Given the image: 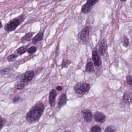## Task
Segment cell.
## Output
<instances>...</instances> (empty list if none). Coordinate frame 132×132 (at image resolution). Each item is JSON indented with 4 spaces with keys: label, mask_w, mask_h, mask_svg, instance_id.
<instances>
[{
    "label": "cell",
    "mask_w": 132,
    "mask_h": 132,
    "mask_svg": "<svg viewBox=\"0 0 132 132\" xmlns=\"http://www.w3.org/2000/svg\"><path fill=\"white\" fill-rule=\"evenodd\" d=\"M45 109V106L42 102L35 105L26 115V119L28 122L32 124L38 121Z\"/></svg>",
    "instance_id": "1"
},
{
    "label": "cell",
    "mask_w": 132,
    "mask_h": 132,
    "mask_svg": "<svg viewBox=\"0 0 132 132\" xmlns=\"http://www.w3.org/2000/svg\"><path fill=\"white\" fill-rule=\"evenodd\" d=\"M24 19V15H20L19 17L13 19L5 26V30L8 32H11L15 30L23 21Z\"/></svg>",
    "instance_id": "2"
},
{
    "label": "cell",
    "mask_w": 132,
    "mask_h": 132,
    "mask_svg": "<svg viewBox=\"0 0 132 132\" xmlns=\"http://www.w3.org/2000/svg\"><path fill=\"white\" fill-rule=\"evenodd\" d=\"M90 89V84L85 82L78 83L74 87L75 91L78 94H84L87 93Z\"/></svg>",
    "instance_id": "3"
},
{
    "label": "cell",
    "mask_w": 132,
    "mask_h": 132,
    "mask_svg": "<svg viewBox=\"0 0 132 132\" xmlns=\"http://www.w3.org/2000/svg\"><path fill=\"white\" fill-rule=\"evenodd\" d=\"M34 76V72L33 71H29L18 77L20 81L26 83L32 80Z\"/></svg>",
    "instance_id": "4"
},
{
    "label": "cell",
    "mask_w": 132,
    "mask_h": 132,
    "mask_svg": "<svg viewBox=\"0 0 132 132\" xmlns=\"http://www.w3.org/2000/svg\"><path fill=\"white\" fill-rule=\"evenodd\" d=\"M98 1H88L85 4L81 9V11L85 14L89 13L91 10L93 5L98 2Z\"/></svg>",
    "instance_id": "5"
},
{
    "label": "cell",
    "mask_w": 132,
    "mask_h": 132,
    "mask_svg": "<svg viewBox=\"0 0 132 132\" xmlns=\"http://www.w3.org/2000/svg\"><path fill=\"white\" fill-rule=\"evenodd\" d=\"M89 34H90L89 27H85L81 31V33L80 35L81 40L84 42H87L89 38Z\"/></svg>",
    "instance_id": "6"
},
{
    "label": "cell",
    "mask_w": 132,
    "mask_h": 132,
    "mask_svg": "<svg viewBox=\"0 0 132 132\" xmlns=\"http://www.w3.org/2000/svg\"><path fill=\"white\" fill-rule=\"evenodd\" d=\"M92 57L95 66H99L101 65L102 64L101 59L97 50H94L92 52Z\"/></svg>",
    "instance_id": "7"
},
{
    "label": "cell",
    "mask_w": 132,
    "mask_h": 132,
    "mask_svg": "<svg viewBox=\"0 0 132 132\" xmlns=\"http://www.w3.org/2000/svg\"><path fill=\"white\" fill-rule=\"evenodd\" d=\"M94 118L97 122L103 123L105 121L106 117L103 113L99 112H96L94 115Z\"/></svg>",
    "instance_id": "8"
},
{
    "label": "cell",
    "mask_w": 132,
    "mask_h": 132,
    "mask_svg": "<svg viewBox=\"0 0 132 132\" xmlns=\"http://www.w3.org/2000/svg\"><path fill=\"white\" fill-rule=\"evenodd\" d=\"M84 119L87 122H89L92 121V114L90 110L85 109L82 111Z\"/></svg>",
    "instance_id": "9"
},
{
    "label": "cell",
    "mask_w": 132,
    "mask_h": 132,
    "mask_svg": "<svg viewBox=\"0 0 132 132\" xmlns=\"http://www.w3.org/2000/svg\"><path fill=\"white\" fill-rule=\"evenodd\" d=\"M107 48V41L105 38L103 39L101 42L99 47V52L102 56H104L105 54Z\"/></svg>",
    "instance_id": "10"
},
{
    "label": "cell",
    "mask_w": 132,
    "mask_h": 132,
    "mask_svg": "<svg viewBox=\"0 0 132 132\" xmlns=\"http://www.w3.org/2000/svg\"><path fill=\"white\" fill-rule=\"evenodd\" d=\"M57 95V92L55 90L53 89L50 91L49 94V101L51 106H53L55 105L56 98Z\"/></svg>",
    "instance_id": "11"
},
{
    "label": "cell",
    "mask_w": 132,
    "mask_h": 132,
    "mask_svg": "<svg viewBox=\"0 0 132 132\" xmlns=\"http://www.w3.org/2000/svg\"><path fill=\"white\" fill-rule=\"evenodd\" d=\"M67 102V98L66 95L65 94H63L60 97L59 104H58L59 108H61L63 107L66 104Z\"/></svg>",
    "instance_id": "12"
},
{
    "label": "cell",
    "mask_w": 132,
    "mask_h": 132,
    "mask_svg": "<svg viewBox=\"0 0 132 132\" xmlns=\"http://www.w3.org/2000/svg\"><path fill=\"white\" fill-rule=\"evenodd\" d=\"M123 100L126 104L132 103V96L128 92H125L123 95Z\"/></svg>",
    "instance_id": "13"
},
{
    "label": "cell",
    "mask_w": 132,
    "mask_h": 132,
    "mask_svg": "<svg viewBox=\"0 0 132 132\" xmlns=\"http://www.w3.org/2000/svg\"><path fill=\"white\" fill-rule=\"evenodd\" d=\"M34 33L30 32L26 34L24 36L21 38V41L22 42H25L28 41H31L32 36L34 35Z\"/></svg>",
    "instance_id": "14"
},
{
    "label": "cell",
    "mask_w": 132,
    "mask_h": 132,
    "mask_svg": "<svg viewBox=\"0 0 132 132\" xmlns=\"http://www.w3.org/2000/svg\"><path fill=\"white\" fill-rule=\"evenodd\" d=\"M43 33L40 32L38 33L32 39V43L34 44H36L38 42L42 40L43 38Z\"/></svg>",
    "instance_id": "15"
},
{
    "label": "cell",
    "mask_w": 132,
    "mask_h": 132,
    "mask_svg": "<svg viewBox=\"0 0 132 132\" xmlns=\"http://www.w3.org/2000/svg\"><path fill=\"white\" fill-rule=\"evenodd\" d=\"M85 70L86 72L88 73H92L94 71V66L93 63L92 62H89L87 64L86 66Z\"/></svg>",
    "instance_id": "16"
},
{
    "label": "cell",
    "mask_w": 132,
    "mask_h": 132,
    "mask_svg": "<svg viewBox=\"0 0 132 132\" xmlns=\"http://www.w3.org/2000/svg\"><path fill=\"white\" fill-rule=\"evenodd\" d=\"M25 84L23 82L21 81H18L15 83L14 87L18 90H22L24 87Z\"/></svg>",
    "instance_id": "17"
},
{
    "label": "cell",
    "mask_w": 132,
    "mask_h": 132,
    "mask_svg": "<svg viewBox=\"0 0 132 132\" xmlns=\"http://www.w3.org/2000/svg\"><path fill=\"white\" fill-rule=\"evenodd\" d=\"M28 46H21L17 50V51L18 54H22L25 53L28 50Z\"/></svg>",
    "instance_id": "18"
},
{
    "label": "cell",
    "mask_w": 132,
    "mask_h": 132,
    "mask_svg": "<svg viewBox=\"0 0 132 132\" xmlns=\"http://www.w3.org/2000/svg\"><path fill=\"white\" fill-rule=\"evenodd\" d=\"M12 69L11 68H7V69H4L0 71V74L1 75H5V74H8L11 73L12 71Z\"/></svg>",
    "instance_id": "19"
},
{
    "label": "cell",
    "mask_w": 132,
    "mask_h": 132,
    "mask_svg": "<svg viewBox=\"0 0 132 132\" xmlns=\"http://www.w3.org/2000/svg\"><path fill=\"white\" fill-rule=\"evenodd\" d=\"M18 56L15 54H12L8 57L7 60L9 62H13L15 61L18 57Z\"/></svg>",
    "instance_id": "20"
},
{
    "label": "cell",
    "mask_w": 132,
    "mask_h": 132,
    "mask_svg": "<svg viewBox=\"0 0 132 132\" xmlns=\"http://www.w3.org/2000/svg\"><path fill=\"white\" fill-rule=\"evenodd\" d=\"M123 45L125 47H128L129 45V40L128 39V37L126 36H125L123 37Z\"/></svg>",
    "instance_id": "21"
},
{
    "label": "cell",
    "mask_w": 132,
    "mask_h": 132,
    "mask_svg": "<svg viewBox=\"0 0 132 132\" xmlns=\"http://www.w3.org/2000/svg\"><path fill=\"white\" fill-rule=\"evenodd\" d=\"M91 132H101V129L99 126H95L91 129Z\"/></svg>",
    "instance_id": "22"
},
{
    "label": "cell",
    "mask_w": 132,
    "mask_h": 132,
    "mask_svg": "<svg viewBox=\"0 0 132 132\" xmlns=\"http://www.w3.org/2000/svg\"><path fill=\"white\" fill-rule=\"evenodd\" d=\"M116 129L114 126H110L106 128L104 132H116Z\"/></svg>",
    "instance_id": "23"
},
{
    "label": "cell",
    "mask_w": 132,
    "mask_h": 132,
    "mask_svg": "<svg viewBox=\"0 0 132 132\" xmlns=\"http://www.w3.org/2000/svg\"><path fill=\"white\" fill-rule=\"evenodd\" d=\"M37 49L35 46H32L28 49V52L30 54H32L36 52Z\"/></svg>",
    "instance_id": "24"
},
{
    "label": "cell",
    "mask_w": 132,
    "mask_h": 132,
    "mask_svg": "<svg viewBox=\"0 0 132 132\" xmlns=\"http://www.w3.org/2000/svg\"><path fill=\"white\" fill-rule=\"evenodd\" d=\"M71 61L69 60H67L64 63H63L62 65V68H67L69 65L71 63Z\"/></svg>",
    "instance_id": "25"
},
{
    "label": "cell",
    "mask_w": 132,
    "mask_h": 132,
    "mask_svg": "<svg viewBox=\"0 0 132 132\" xmlns=\"http://www.w3.org/2000/svg\"><path fill=\"white\" fill-rule=\"evenodd\" d=\"M127 82L128 84L132 86V75H129L126 77Z\"/></svg>",
    "instance_id": "26"
},
{
    "label": "cell",
    "mask_w": 132,
    "mask_h": 132,
    "mask_svg": "<svg viewBox=\"0 0 132 132\" xmlns=\"http://www.w3.org/2000/svg\"><path fill=\"white\" fill-rule=\"evenodd\" d=\"M20 97H15L14 98L13 100V102L14 104H16L18 103V102L20 100Z\"/></svg>",
    "instance_id": "27"
},
{
    "label": "cell",
    "mask_w": 132,
    "mask_h": 132,
    "mask_svg": "<svg viewBox=\"0 0 132 132\" xmlns=\"http://www.w3.org/2000/svg\"><path fill=\"white\" fill-rule=\"evenodd\" d=\"M3 126H4V122H3V119L0 116V130L2 129Z\"/></svg>",
    "instance_id": "28"
},
{
    "label": "cell",
    "mask_w": 132,
    "mask_h": 132,
    "mask_svg": "<svg viewBox=\"0 0 132 132\" xmlns=\"http://www.w3.org/2000/svg\"><path fill=\"white\" fill-rule=\"evenodd\" d=\"M56 89H57V90L61 91L62 90V87H60V86H58V87L56 88Z\"/></svg>",
    "instance_id": "29"
},
{
    "label": "cell",
    "mask_w": 132,
    "mask_h": 132,
    "mask_svg": "<svg viewBox=\"0 0 132 132\" xmlns=\"http://www.w3.org/2000/svg\"><path fill=\"white\" fill-rule=\"evenodd\" d=\"M2 24L1 22H0V28H2Z\"/></svg>",
    "instance_id": "30"
},
{
    "label": "cell",
    "mask_w": 132,
    "mask_h": 132,
    "mask_svg": "<svg viewBox=\"0 0 132 132\" xmlns=\"http://www.w3.org/2000/svg\"><path fill=\"white\" fill-rule=\"evenodd\" d=\"M121 1L122 2H124L126 1Z\"/></svg>",
    "instance_id": "31"
},
{
    "label": "cell",
    "mask_w": 132,
    "mask_h": 132,
    "mask_svg": "<svg viewBox=\"0 0 132 132\" xmlns=\"http://www.w3.org/2000/svg\"><path fill=\"white\" fill-rule=\"evenodd\" d=\"M70 132V131H65V132Z\"/></svg>",
    "instance_id": "32"
}]
</instances>
